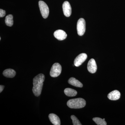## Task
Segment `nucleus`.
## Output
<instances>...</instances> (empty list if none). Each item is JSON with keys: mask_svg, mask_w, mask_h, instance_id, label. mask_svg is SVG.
<instances>
[{"mask_svg": "<svg viewBox=\"0 0 125 125\" xmlns=\"http://www.w3.org/2000/svg\"><path fill=\"white\" fill-rule=\"evenodd\" d=\"M64 93L66 96L69 97H73L77 94V92L75 90L70 88H67L64 90Z\"/></svg>", "mask_w": 125, "mask_h": 125, "instance_id": "4468645a", "label": "nucleus"}, {"mask_svg": "<svg viewBox=\"0 0 125 125\" xmlns=\"http://www.w3.org/2000/svg\"><path fill=\"white\" fill-rule=\"evenodd\" d=\"M62 8L65 16L67 17L70 16L72 13V8L69 2L67 1L64 2L62 4Z\"/></svg>", "mask_w": 125, "mask_h": 125, "instance_id": "0eeeda50", "label": "nucleus"}, {"mask_svg": "<svg viewBox=\"0 0 125 125\" xmlns=\"http://www.w3.org/2000/svg\"><path fill=\"white\" fill-rule=\"evenodd\" d=\"M93 120L98 125H106L107 123L105 120L99 117H94L93 118Z\"/></svg>", "mask_w": 125, "mask_h": 125, "instance_id": "dca6fc26", "label": "nucleus"}, {"mask_svg": "<svg viewBox=\"0 0 125 125\" xmlns=\"http://www.w3.org/2000/svg\"><path fill=\"white\" fill-rule=\"evenodd\" d=\"M6 15V11L4 10L0 9V17L2 18L4 17Z\"/></svg>", "mask_w": 125, "mask_h": 125, "instance_id": "a211bd4d", "label": "nucleus"}, {"mask_svg": "<svg viewBox=\"0 0 125 125\" xmlns=\"http://www.w3.org/2000/svg\"><path fill=\"white\" fill-rule=\"evenodd\" d=\"M71 118L73 122V125H81L82 124L80 122L78 118L74 115H72L71 117Z\"/></svg>", "mask_w": 125, "mask_h": 125, "instance_id": "f3484780", "label": "nucleus"}, {"mask_svg": "<svg viewBox=\"0 0 125 125\" xmlns=\"http://www.w3.org/2000/svg\"><path fill=\"white\" fill-rule=\"evenodd\" d=\"M54 37L59 40H64L66 38L67 35L66 33L63 30H58L54 32Z\"/></svg>", "mask_w": 125, "mask_h": 125, "instance_id": "1a4fd4ad", "label": "nucleus"}, {"mask_svg": "<svg viewBox=\"0 0 125 125\" xmlns=\"http://www.w3.org/2000/svg\"><path fill=\"white\" fill-rule=\"evenodd\" d=\"M120 92L117 90H115L109 93L107 97L109 99L112 101H116L120 97Z\"/></svg>", "mask_w": 125, "mask_h": 125, "instance_id": "9d476101", "label": "nucleus"}, {"mask_svg": "<svg viewBox=\"0 0 125 125\" xmlns=\"http://www.w3.org/2000/svg\"><path fill=\"white\" fill-rule=\"evenodd\" d=\"M49 120L52 124L54 125H60L61 121L60 118L56 114L51 113L49 115Z\"/></svg>", "mask_w": 125, "mask_h": 125, "instance_id": "9b49d317", "label": "nucleus"}, {"mask_svg": "<svg viewBox=\"0 0 125 125\" xmlns=\"http://www.w3.org/2000/svg\"><path fill=\"white\" fill-rule=\"evenodd\" d=\"M45 79V75L42 73L39 74L33 78L32 92L35 96L38 97L41 94Z\"/></svg>", "mask_w": 125, "mask_h": 125, "instance_id": "f257e3e1", "label": "nucleus"}, {"mask_svg": "<svg viewBox=\"0 0 125 125\" xmlns=\"http://www.w3.org/2000/svg\"><path fill=\"white\" fill-rule=\"evenodd\" d=\"M39 6L43 18L46 19L49 14V9L47 4L42 1H39Z\"/></svg>", "mask_w": 125, "mask_h": 125, "instance_id": "20e7f679", "label": "nucleus"}, {"mask_svg": "<svg viewBox=\"0 0 125 125\" xmlns=\"http://www.w3.org/2000/svg\"><path fill=\"white\" fill-rule=\"evenodd\" d=\"M88 71L91 73H94L96 72L97 70V66L94 59H91L88 62L87 65Z\"/></svg>", "mask_w": 125, "mask_h": 125, "instance_id": "6e6552de", "label": "nucleus"}, {"mask_svg": "<svg viewBox=\"0 0 125 125\" xmlns=\"http://www.w3.org/2000/svg\"><path fill=\"white\" fill-rule=\"evenodd\" d=\"M68 83L71 85L77 87L81 88L83 87V84L80 82L75 78H71L68 80Z\"/></svg>", "mask_w": 125, "mask_h": 125, "instance_id": "ddd939ff", "label": "nucleus"}, {"mask_svg": "<svg viewBox=\"0 0 125 125\" xmlns=\"http://www.w3.org/2000/svg\"><path fill=\"white\" fill-rule=\"evenodd\" d=\"M4 88V85H0V93H1V92L3 91Z\"/></svg>", "mask_w": 125, "mask_h": 125, "instance_id": "6ab92c4d", "label": "nucleus"}, {"mask_svg": "<svg viewBox=\"0 0 125 125\" xmlns=\"http://www.w3.org/2000/svg\"><path fill=\"white\" fill-rule=\"evenodd\" d=\"M67 105L70 108L79 109L85 106L86 102L82 98L73 99L68 101Z\"/></svg>", "mask_w": 125, "mask_h": 125, "instance_id": "f03ea898", "label": "nucleus"}, {"mask_svg": "<svg viewBox=\"0 0 125 125\" xmlns=\"http://www.w3.org/2000/svg\"><path fill=\"white\" fill-rule=\"evenodd\" d=\"M103 120H105V118H104Z\"/></svg>", "mask_w": 125, "mask_h": 125, "instance_id": "aec40b11", "label": "nucleus"}, {"mask_svg": "<svg viewBox=\"0 0 125 125\" xmlns=\"http://www.w3.org/2000/svg\"><path fill=\"white\" fill-rule=\"evenodd\" d=\"M62 72V66L59 63H55L52 65L51 71L50 75L52 77H57Z\"/></svg>", "mask_w": 125, "mask_h": 125, "instance_id": "7ed1b4c3", "label": "nucleus"}, {"mask_svg": "<svg viewBox=\"0 0 125 125\" xmlns=\"http://www.w3.org/2000/svg\"><path fill=\"white\" fill-rule=\"evenodd\" d=\"M77 31L78 35L82 36L85 31V21L83 18H80L78 20L77 24Z\"/></svg>", "mask_w": 125, "mask_h": 125, "instance_id": "39448f33", "label": "nucleus"}, {"mask_svg": "<svg viewBox=\"0 0 125 125\" xmlns=\"http://www.w3.org/2000/svg\"><path fill=\"white\" fill-rule=\"evenodd\" d=\"M16 73L14 70L12 69H7L5 70L3 72L4 76L7 78H13L16 75Z\"/></svg>", "mask_w": 125, "mask_h": 125, "instance_id": "f8f14e48", "label": "nucleus"}, {"mask_svg": "<svg viewBox=\"0 0 125 125\" xmlns=\"http://www.w3.org/2000/svg\"><path fill=\"white\" fill-rule=\"evenodd\" d=\"M5 22L7 26L11 27L13 24V16L12 15H8L6 16L5 19Z\"/></svg>", "mask_w": 125, "mask_h": 125, "instance_id": "2eb2a0df", "label": "nucleus"}, {"mask_svg": "<svg viewBox=\"0 0 125 125\" xmlns=\"http://www.w3.org/2000/svg\"><path fill=\"white\" fill-rule=\"evenodd\" d=\"M87 58V54L81 53L77 56L74 61V65L76 67L80 66L84 62Z\"/></svg>", "mask_w": 125, "mask_h": 125, "instance_id": "423d86ee", "label": "nucleus"}]
</instances>
